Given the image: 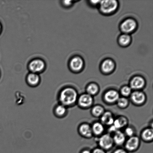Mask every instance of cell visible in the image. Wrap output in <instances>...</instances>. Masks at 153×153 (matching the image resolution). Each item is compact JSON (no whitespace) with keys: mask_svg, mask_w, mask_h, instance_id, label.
Returning <instances> with one entry per match:
<instances>
[{"mask_svg":"<svg viewBox=\"0 0 153 153\" xmlns=\"http://www.w3.org/2000/svg\"><path fill=\"white\" fill-rule=\"evenodd\" d=\"M140 145V139L135 135L128 138L124 143L125 149L128 152H134L138 149Z\"/></svg>","mask_w":153,"mask_h":153,"instance_id":"5","label":"cell"},{"mask_svg":"<svg viewBox=\"0 0 153 153\" xmlns=\"http://www.w3.org/2000/svg\"><path fill=\"white\" fill-rule=\"evenodd\" d=\"M118 4L115 1H103L100 3V9L103 13H109L114 11L117 7Z\"/></svg>","mask_w":153,"mask_h":153,"instance_id":"7","label":"cell"},{"mask_svg":"<svg viewBox=\"0 0 153 153\" xmlns=\"http://www.w3.org/2000/svg\"><path fill=\"white\" fill-rule=\"evenodd\" d=\"M94 103V97L85 93L79 96L76 104L81 108L88 109L92 107Z\"/></svg>","mask_w":153,"mask_h":153,"instance_id":"3","label":"cell"},{"mask_svg":"<svg viewBox=\"0 0 153 153\" xmlns=\"http://www.w3.org/2000/svg\"><path fill=\"white\" fill-rule=\"evenodd\" d=\"M104 108L100 105L93 106L91 108V113L93 117L96 118H100L105 112Z\"/></svg>","mask_w":153,"mask_h":153,"instance_id":"20","label":"cell"},{"mask_svg":"<svg viewBox=\"0 0 153 153\" xmlns=\"http://www.w3.org/2000/svg\"><path fill=\"white\" fill-rule=\"evenodd\" d=\"M27 83L31 87H36L39 85L40 79L39 76L36 73H31L27 76Z\"/></svg>","mask_w":153,"mask_h":153,"instance_id":"16","label":"cell"},{"mask_svg":"<svg viewBox=\"0 0 153 153\" xmlns=\"http://www.w3.org/2000/svg\"><path fill=\"white\" fill-rule=\"evenodd\" d=\"M45 67V64L43 60L40 59H35L31 61L29 65V68L31 73L38 74L41 72Z\"/></svg>","mask_w":153,"mask_h":153,"instance_id":"9","label":"cell"},{"mask_svg":"<svg viewBox=\"0 0 153 153\" xmlns=\"http://www.w3.org/2000/svg\"><path fill=\"white\" fill-rule=\"evenodd\" d=\"M68 108L65 106L59 103L54 108V115L58 118H64L67 116L68 114Z\"/></svg>","mask_w":153,"mask_h":153,"instance_id":"13","label":"cell"},{"mask_svg":"<svg viewBox=\"0 0 153 153\" xmlns=\"http://www.w3.org/2000/svg\"><path fill=\"white\" fill-rule=\"evenodd\" d=\"M80 153H91V152L88 149H85L82 150Z\"/></svg>","mask_w":153,"mask_h":153,"instance_id":"30","label":"cell"},{"mask_svg":"<svg viewBox=\"0 0 153 153\" xmlns=\"http://www.w3.org/2000/svg\"><path fill=\"white\" fill-rule=\"evenodd\" d=\"M130 40L131 39L129 36L126 34H123L120 37L119 42L122 45L126 46L130 43Z\"/></svg>","mask_w":153,"mask_h":153,"instance_id":"26","label":"cell"},{"mask_svg":"<svg viewBox=\"0 0 153 153\" xmlns=\"http://www.w3.org/2000/svg\"><path fill=\"white\" fill-rule=\"evenodd\" d=\"M140 137L144 142L150 143L153 140V130L152 127H148L142 130L140 134Z\"/></svg>","mask_w":153,"mask_h":153,"instance_id":"17","label":"cell"},{"mask_svg":"<svg viewBox=\"0 0 153 153\" xmlns=\"http://www.w3.org/2000/svg\"><path fill=\"white\" fill-rule=\"evenodd\" d=\"M91 153H106V151L100 147L97 148L93 150Z\"/></svg>","mask_w":153,"mask_h":153,"instance_id":"27","label":"cell"},{"mask_svg":"<svg viewBox=\"0 0 153 153\" xmlns=\"http://www.w3.org/2000/svg\"><path fill=\"white\" fill-rule=\"evenodd\" d=\"M100 91V88L97 84L91 83L88 85L86 88L87 94L94 97L98 94Z\"/></svg>","mask_w":153,"mask_h":153,"instance_id":"22","label":"cell"},{"mask_svg":"<svg viewBox=\"0 0 153 153\" xmlns=\"http://www.w3.org/2000/svg\"><path fill=\"white\" fill-rule=\"evenodd\" d=\"M128 121L126 117L121 115L115 118L113 125L117 130H120L128 126Z\"/></svg>","mask_w":153,"mask_h":153,"instance_id":"14","label":"cell"},{"mask_svg":"<svg viewBox=\"0 0 153 153\" xmlns=\"http://www.w3.org/2000/svg\"><path fill=\"white\" fill-rule=\"evenodd\" d=\"M135 130L132 127L127 126L124 129L123 132L126 137H130L135 135Z\"/></svg>","mask_w":153,"mask_h":153,"instance_id":"25","label":"cell"},{"mask_svg":"<svg viewBox=\"0 0 153 153\" xmlns=\"http://www.w3.org/2000/svg\"><path fill=\"white\" fill-rule=\"evenodd\" d=\"M105 126L100 122H94L91 126L93 135L100 137L104 134Z\"/></svg>","mask_w":153,"mask_h":153,"instance_id":"18","label":"cell"},{"mask_svg":"<svg viewBox=\"0 0 153 153\" xmlns=\"http://www.w3.org/2000/svg\"><path fill=\"white\" fill-rule=\"evenodd\" d=\"M79 96L76 89L72 87H67L59 91L58 99L59 103L68 108L76 104Z\"/></svg>","mask_w":153,"mask_h":153,"instance_id":"1","label":"cell"},{"mask_svg":"<svg viewBox=\"0 0 153 153\" xmlns=\"http://www.w3.org/2000/svg\"><path fill=\"white\" fill-rule=\"evenodd\" d=\"M79 134L82 137L90 139L93 136L91 126L87 123H83L79 126L78 128Z\"/></svg>","mask_w":153,"mask_h":153,"instance_id":"8","label":"cell"},{"mask_svg":"<svg viewBox=\"0 0 153 153\" xmlns=\"http://www.w3.org/2000/svg\"><path fill=\"white\" fill-rule=\"evenodd\" d=\"M116 104L120 108L122 109L126 108L129 105V100L127 97H120L117 101Z\"/></svg>","mask_w":153,"mask_h":153,"instance_id":"23","label":"cell"},{"mask_svg":"<svg viewBox=\"0 0 153 153\" xmlns=\"http://www.w3.org/2000/svg\"><path fill=\"white\" fill-rule=\"evenodd\" d=\"M120 97V93L116 90L109 89L103 94V100L106 104L113 105L116 103Z\"/></svg>","mask_w":153,"mask_h":153,"instance_id":"6","label":"cell"},{"mask_svg":"<svg viewBox=\"0 0 153 153\" xmlns=\"http://www.w3.org/2000/svg\"><path fill=\"white\" fill-rule=\"evenodd\" d=\"M83 65L82 59L78 57L73 58L70 61V67L74 71H79L82 68Z\"/></svg>","mask_w":153,"mask_h":153,"instance_id":"19","label":"cell"},{"mask_svg":"<svg viewBox=\"0 0 153 153\" xmlns=\"http://www.w3.org/2000/svg\"><path fill=\"white\" fill-rule=\"evenodd\" d=\"M136 26V22L133 19H129L123 22L121 25V29L123 32L128 33L134 30Z\"/></svg>","mask_w":153,"mask_h":153,"instance_id":"15","label":"cell"},{"mask_svg":"<svg viewBox=\"0 0 153 153\" xmlns=\"http://www.w3.org/2000/svg\"><path fill=\"white\" fill-rule=\"evenodd\" d=\"M1 24H0V31H1Z\"/></svg>","mask_w":153,"mask_h":153,"instance_id":"31","label":"cell"},{"mask_svg":"<svg viewBox=\"0 0 153 153\" xmlns=\"http://www.w3.org/2000/svg\"><path fill=\"white\" fill-rule=\"evenodd\" d=\"M100 118V122L104 126L108 127L113 125L115 118L113 113L110 111H105Z\"/></svg>","mask_w":153,"mask_h":153,"instance_id":"11","label":"cell"},{"mask_svg":"<svg viewBox=\"0 0 153 153\" xmlns=\"http://www.w3.org/2000/svg\"><path fill=\"white\" fill-rule=\"evenodd\" d=\"M112 153H128V152L125 149L119 148L115 149Z\"/></svg>","mask_w":153,"mask_h":153,"instance_id":"28","label":"cell"},{"mask_svg":"<svg viewBox=\"0 0 153 153\" xmlns=\"http://www.w3.org/2000/svg\"><path fill=\"white\" fill-rule=\"evenodd\" d=\"M98 144L99 147L106 151L110 150L114 145L112 136L108 133L99 137Z\"/></svg>","mask_w":153,"mask_h":153,"instance_id":"2","label":"cell"},{"mask_svg":"<svg viewBox=\"0 0 153 153\" xmlns=\"http://www.w3.org/2000/svg\"><path fill=\"white\" fill-rule=\"evenodd\" d=\"M114 68V64L113 61L110 59H107L102 64V69L105 73L111 72Z\"/></svg>","mask_w":153,"mask_h":153,"instance_id":"21","label":"cell"},{"mask_svg":"<svg viewBox=\"0 0 153 153\" xmlns=\"http://www.w3.org/2000/svg\"><path fill=\"white\" fill-rule=\"evenodd\" d=\"M132 92V90L131 88L129 86L126 85L121 88L120 94L122 96V97L128 98L131 95Z\"/></svg>","mask_w":153,"mask_h":153,"instance_id":"24","label":"cell"},{"mask_svg":"<svg viewBox=\"0 0 153 153\" xmlns=\"http://www.w3.org/2000/svg\"><path fill=\"white\" fill-rule=\"evenodd\" d=\"M130 97L131 103L137 106H141L144 105L147 100L146 94L141 91H132Z\"/></svg>","mask_w":153,"mask_h":153,"instance_id":"4","label":"cell"},{"mask_svg":"<svg viewBox=\"0 0 153 153\" xmlns=\"http://www.w3.org/2000/svg\"><path fill=\"white\" fill-rule=\"evenodd\" d=\"M112 136L114 144L118 146H120L124 145L127 140L125 134L121 130H117Z\"/></svg>","mask_w":153,"mask_h":153,"instance_id":"12","label":"cell"},{"mask_svg":"<svg viewBox=\"0 0 153 153\" xmlns=\"http://www.w3.org/2000/svg\"><path fill=\"white\" fill-rule=\"evenodd\" d=\"M63 2L64 5L66 6H70L71 4V1H64Z\"/></svg>","mask_w":153,"mask_h":153,"instance_id":"29","label":"cell"},{"mask_svg":"<svg viewBox=\"0 0 153 153\" xmlns=\"http://www.w3.org/2000/svg\"><path fill=\"white\" fill-rule=\"evenodd\" d=\"M145 82L143 78L141 76H137L133 78L130 82V87L132 90L141 91L144 88Z\"/></svg>","mask_w":153,"mask_h":153,"instance_id":"10","label":"cell"}]
</instances>
